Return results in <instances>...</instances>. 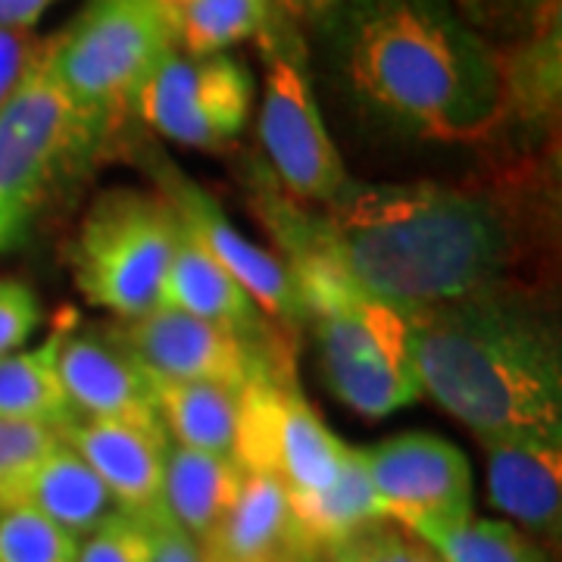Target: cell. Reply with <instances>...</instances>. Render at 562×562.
Masks as SVG:
<instances>
[{
  "label": "cell",
  "instance_id": "1",
  "mask_svg": "<svg viewBox=\"0 0 562 562\" xmlns=\"http://www.w3.org/2000/svg\"><path fill=\"white\" fill-rule=\"evenodd\" d=\"M313 25L331 85L372 128L425 144L501 128V54L457 0H335Z\"/></svg>",
  "mask_w": 562,
  "mask_h": 562
},
{
  "label": "cell",
  "instance_id": "2",
  "mask_svg": "<svg viewBox=\"0 0 562 562\" xmlns=\"http://www.w3.org/2000/svg\"><path fill=\"white\" fill-rule=\"evenodd\" d=\"M325 222L350 279L403 313L522 281L525 222L501 188L350 179Z\"/></svg>",
  "mask_w": 562,
  "mask_h": 562
},
{
  "label": "cell",
  "instance_id": "3",
  "mask_svg": "<svg viewBox=\"0 0 562 562\" xmlns=\"http://www.w3.org/2000/svg\"><path fill=\"white\" fill-rule=\"evenodd\" d=\"M406 316L419 387L479 441H562L560 325L525 281Z\"/></svg>",
  "mask_w": 562,
  "mask_h": 562
},
{
  "label": "cell",
  "instance_id": "4",
  "mask_svg": "<svg viewBox=\"0 0 562 562\" xmlns=\"http://www.w3.org/2000/svg\"><path fill=\"white\" fill-rule=\"evenodd\" d=\"M319 341L328 391L366 419L422 397L409 316L366 294L338 260L331 235L284 262Z\"/></svg>",
  "mask_w": 562,
  "mask_h": 562
},
{
  "label": "cell",
  "instance_id": "5",
  "mask_svg": "<svg viewBox=\"0 0 562 562\" xmlns=\"http://www.w3.org/2000/svg\"><path fill=\"white\" fill-rule=\"evenodd\" d=\"M106 140L41 63L0 103V254L25 241L44 203L98 160Z\"/></svg>",
  "mask_w": 562,
  "mask_h": 562
},
{
  "label": "cell",
  "instance_id": "6",
  "mask_svg": "<svg viewBox=\"0 0 562 562\" xmlns=\"http://www.w3.org/2000/svg\"><path fill=\"white\" fill-rule=\"evenodd\" d=\"M176 50L157 0H88L76 22L47 38V66L103 140L135 113L150 72Z\"/></svg>",
  "mask_w": 562,
  "mask_h": 562
},
{
  "label": "cell",
  "instance_id": "7",
  "mask_svg": "<svg viewBox=\"0 0 562 562\" xmlns=\"http://www.w3.org/2000/svg\"><path fill=\"white\" fill-rule=\"evenodd\" d=\"M176 238L179 220L157 191H103L85 213L72 247L81 297L116 319H138L162 306V279Z\"/></svg>",
  "mask_w": 562,
  "mask_h": 562
},
{
  "label": "cell",
  "instance_id": "8",
  "mask_svg": "<svg viewBox=\"0 0 562 562\" xmlns=\"http://www.w3.org/2000/svg\"><path fill=\"white\" fill-rule=\"evenodd\" d=\"M257 41L266 69L260 144L269 172L288 198L328 206L350 184V176L322 120L297 25L269 10Z\"/></svg>",
  "mask_w": 562,
  "mask_h": 562
},
{
  "label": "cell",
  "instance_id": "9",
  "mask_svg": "<svg viewBox=\"0 0 562 562\" xmlns=\"http://www.w3.org/2000/svg\"><path fill=\"white\" fill-rule=\"evenodd\" d=\"M254 106V79L228 54L188 57L179 47L150 72L135 113L166 140L194 150H222L244 132Z\"/></svg>",
  "mask_w": 562,
  "mask_h": 562
},
{
  "label": "cell",
  "instance_id": "10",
  "mask_svg": "<svg viewBox=\"0 0 562 562\" xmlns=\"http://www.w3.org/2000/svg\"><path fill=\"white\" fill-rule=\"evenodd\" d=\"M144 166L150 179L157 181V194L172 206L181 228L241 284L269 319L279 322V328H284L288 335H297L306 325V310H303L288 266L276 254L250 241L241 228L225 216L220 201L203 184L188 179L176 162L147 150Z\"/></svg>",
  "mask_w": 562,
  "mask_h": 562
},
{
  "label": "cell",
  "instance_id": "11",
  "mask_svg": "<svg viewBox=\"0 0 562 562\" xmlns=\"http://www.w3.org/2000/svg\"><path fill=\"white\" fill-rule=\"evenodd\" d=\"M384 519L416 535L472 516V465L460 447L428 431H406L362 450Z\"/></svg>",
  "mask_w": 562,
  "mask_h": 562
},
{
  "label": "cell",
  "instance_id": "12",
  "mask_svg": "<svg viewBox=\"0 0 562 562\" xmlns=\"http://www.w3.org/2000/svg\"><path fill=\"white\" fill-rule=\"evenodd\" d=\"M113 328L157 382H216L244 387L262 360L294 357V350L260 353L235 331L176 306H157L138 319H116Z\"/></svg>",
  "mask_w": 562,
  "mask_h": 562
},
{
  "label": "cell",
  "instance_id": "13",
  "mask_svg": "<svg viewBox=\"0 0 562 562\" xmlns=\"http://www.w3.org/2000/svg\"><path fill=\"white\" fill-rule=\"evenodd\" d=\"M57 375L72 416L166 431L157 382L120 341L113 325L85 331L69 325L57 350Z\"/></svg>",
  "mask_w": 562,
  "mask_h": 562
},
{
  "label": "cell",
  "instance_id": "14",
  "mask_svg": "<svg viewBox=\"0 0 562 562\" xmlns=\"http://www.w3.org/2000/svg\"><path fill=\"white\" fill-rule=\"evenodd\" d=\"M60 435L63 443L72 447L94 469V475L106 484L122 513L144 522L166 516L162 509V469L169 450L166 431H150L125 422L69 416L60 422Z\"/></svg>",
  "mask_w": 562,
  "mask_h": 562
},
{
  "label": "cell",
  "instance_id": "15",
  "mask_svg": "<svg viewBox=\"0 0 562 562\" xmlns=\"http://www.w3.org/2000/svg\"><path fill=\"white\" fill-rule=\"evenodd\" d=\"M162 306H176L191 316L216 322L260 353L294 350V335H288L262 313L254 297L213 260L201 244L179 225L172 260L162 279Z\"/></svg>",
  "mask_w": 562,
  "mask_h": 562
},
{
  "label": "cell",
  "instance_id": "16",
  "mask_svg": "<svg viewBox=\"0 0 562 562\" xmlns=\"http://www.w3.org/2000/svg\"><path fill=\"white\" fill-rule=\"evenodd\" d=\"M198 543L203 562H291L306 553L322 557L294 519L284 484L260 472H244L238 497Z\"/></svg>",
  "mask_w": 562,
  "mask_h": 562
},
{
  "label": "cell",
  "instance_id": "17",
  "mask_svg": "<svg viewBox=\"0 0 562 562\" xmlns=\"http://www.w3.org/2000/svg\"><path fill=\"white\" fill-rule=\"evenodd\" d=\"M487 457V491L494 506L541 538H560L562 441L494 438L482 441Z\"/></svg>",
  "mask_w": 562,
  "mask_h": 562
},
{
  "label": "cell",
  "instance_id": "18",
  "mask_svg": "<svg viewBox=\"0 0 562 562\" xmlns=\"http://www.w3.org/2000/svg\"><path fill=\"white\" fill-rule=\"evenodd\" d=\"M244 484V469L235 457L201 453L169 441L162 469V509L194 541L220 522Z\"/></svg>",
  "mask_w": 562,
  "mask_h": 562
},
{
  "label": "cell",
  "instance_id": "19",
  "mask_svg": "<svg viewBox=\"0 0 562 562\" xmlns=\"http://www.w3.org/2000/svg\"><path fill=\"white\" fill-rule=\"evenodd\" d=\"M38 509L54 525H60L76 541L98 531L106 519L122 513L106 484L94 475V469L81 460L72 447L60 443L47 460L32 472L22 487L20 501Z\"/></svg>",
  "mask_w": 562,
  "mask_h": 562
},
{
  "label": "cell",
  "instance_id": "20",
  "mask_svg": "<svg viewBox=\"0 0 562 562\" xmlns=\"http://www.w3.org/2000/svg\"><path fill=\"white\" fill-rule=\"evenodd\" d=\"M294 519L303 528L306 541L319 550L325 560L338 553L344 543L366 535L369 528L387 522L379 506V497L372 491L369 472L362 450L350 447V457L341 465V475L328 484L325 491L306 494V497H291Z\"/></svg>",
  "mask_w": 562,
  "mask_h": 562
},
{
  "label": "cell",
  "instance_id": "21",
  "mask_svg": "<svg viewBox=\"0 0 562 562\" xmlns=\"http://www.w3.org/2000/svg\"><path fill=\"white\" fill-rule=\"evenodd\" d=\"M157 382V379H154ZM241 387L216 382H157V406L169 441L232 457Z\"/></svg>",
  "mask_w": 562,
  "mask_h": 562
},
{
  "label": "cell",
  "instance_id": "22",
  "mask_svg": "<svg viewBox=\"0 0 562 562\" xmlns=\"http://www.w3.org/2000/svg\"><path fill=\"white\" fill-rule=\"evenodd\" d=\"M69 325L72 319L66 316L44 344L0 357V419L60 425L72 416L57 375V350Z\"/></svg>",
  "mask_w": 562,
  "mask_h": 562
},
{
  "label": "cell",
  "instance_id": "23",
  "mask_svg": "<svg viewBox=\"0 0 562 562\" xmlns=\"http://www.w3.org/2000/svg\"><path fill=\"white\" fill-rule=\"evenodd\" d=\"M157 7L169 20L181 54L213 57L238 41L257 38L272 0H157Z\"/></svg>",
  "mask_w": 562,
  "mask_h": 562
},
{
  "label": "cell",
  "instance_id": "24",
  "mask_svg": "<svg viewBox=\"0 0 562 562\" xmlns=\"http://www.w3.org/2000/svg\"><path fill=\"white\" fill-rule=\"evenodd\" d=\"M413 538L441 562H547V553L525 531L497 519L469 516L462 522L422 528Z\"/></svg>",
  "mask_w": 562,
  "mask_h": 562
},
{
  "label": "cell",
  "instance_id": "25",
  "mask_svg": "<svg viewBox=\"0 0 562 562\" xmlns=\"http://www.w3.org/2000/svg\"><path fill=\"white\" fill-rule=\"evenodd\" d=\"M79 541L29 503L0 506V562H76Z\"/></svg>",
  "mask_w": 562,
  "mask_h": 562
},
{
  "label": "cell",
  "instance_id": "26",
  "mask_svg": "<svg viewBox=\"0 0 562 562\" xmlns=\"http://www.w3.org/2000/svg\"><path fill=\"white\" fill-rule=\"evenodd\" d=\"M60 443V425L35 419H0V506L20 501L32 472Z\"/></svg>",
  "mask_w": 562,
  "mask_h": 562
},
{
  "label": "cell",
  "instance_id": "27",
  "mask_svg": "<svg viewBox=\"0 0 562 562\" xmlns=\"http://www.w3.org/2000/svg\"><path fill=\"white\" fill-rule=\"evenodd\" d=\"M76 562H150V525L116 513L98 531L81 538Z\"/></svg>",
  "mask_w": 562,
  "mask_h": 562
},
{
  "label": "cell",
  "instance_id": "28",
  "mask_svg": "<svg viewBox=\"0 0 562 562\" xmlns=\"http://www.w3.org/2000/svg\"><path fill=\"white\" fill-rule=\"evenodd\" d=\"M328 562H441L422 541L406 535L401 525L382 522L366 535L344 543Z\"/></svg>",
  "mask_w": 562,
  "mask_h": 562
},
{
  "label": "cell",
  "instance_id": "29",
  "mask_svg": "<svg viewBox=\"0 0 562 562\" xmlns=\"http://www.w3.org/2000/svg\"><path fill=\"white\" fill-rule=\"evenodd\" d=\"M41 306L35 291L16 279H0V357L20 350L38 328Z\"/></svg>",
  "mask_w": 562,
  "mask_h": 562
},
{
  "label": "cell",
  "instance_id": "30",
  "mask_svg": "<svg viewBox=\"0 0 562 562\" xmlns=\"http://www.w3.org/2000/svg\"><path fill=\"white\" fill-rule=\"evenodd\" d=\"M47 38L32 29H0V103L7 101L44 57Z\"/></svg>",
  "mask_w": 562,
  "mask_h": 562
},
{
  "label": "cell",
  "instance_id": "31",
  "mask_svg": "<svg viewBox=\"0 0 562 562\" xmlns=\"http://www.w3.org/2000/svg\"><path fill=\"white\" fill-rule=\"evenodd\" d=\"M147 525H150V562H203L201 543L169 516H160Z\"/></svg>",
  "mask_w": 562,
  "mask_h": 562
},
{
  "label": "cell",
  "instance_id": "32",
  "mask_svg": "<svg viewBox=\"0 0 562 562\" xmlns=\"http://www.w3.org/2000/svg\"><path fill=\"white\" fill-rule=\"evenodd\" d=\"M331 3L335 0H272V10L297 25V22H313L322 16Z\"/></svg>",
  "mask_w": 562,
  "mask_h": 562
},
{
  "label": "cell",
  "instance_id": "33",
  "mask_svg": "<svg viewBox=\"0 0 562 562\" xmlns=\"http://www.w3.org/2000/svg\"><path fill=\"white\" fill-rule=\"evenodd\" d=\"M291 562H325V560L316 557V553H306V557H297V560H291Z\"/></svg>",
  "mask_w": 562,
  "mask_h": 562
}]
</instances>
